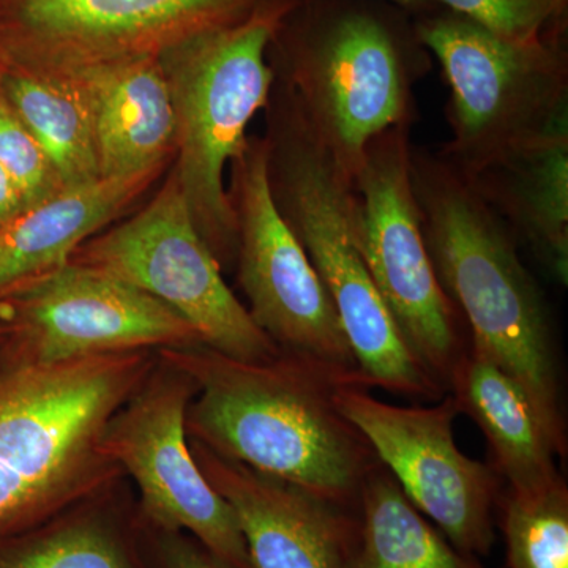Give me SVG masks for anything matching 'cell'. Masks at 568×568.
Here are the masks:
<instances>
[{
    "label": "cell",
    "instance_id": "19",
    "mask_svg": "<svg viewBox=\"0 0 568 568\" xmlns=\"http://www.w3.org/2000/svg\"><path fill=\"white\" fill-rule=\"evenodd\" d=\"M515 239L568 282V114L484 173L469 178Z\"/></svg>",
    "mask_w": 568,
    "mask_h": 568
},
{
    "label": "cell",
    "instance_id": "25",
    "mask_svg": "<svg viewBox=\"0 0 568 568\" xmlns=\"http://www.w3.org/2000/svg\"><path fill=\"white\" fill-rule=\"evenodd\" d=\"M455 14L476 22L500 39L536 43L548 22L558 20L555 0H437Z\"/></svg>",
    "mask_w": 568,
    "mask_h": 568
},
{
    "label": "cell",
    "instance_id": "29",
    "mask_svg": "<svg viewBox=\"0 0 568 568\" xmlns=\"http://www.w3.org/2000/svg\"><path fill=\"white\" fill-rule=\"evenodd\" d=\"M567 2L568 0H555L556 17H558V20H560V18H562V14L566 13Z\"/></svg>",
    "mask_w": 568,
    "mask_h": 568
},
{
    "label": "cell",
    "instance_id": "30",
    "mask_svg": "<svg viewBox=\"0 0 568 568\" xmlns=\"http://www.w3.org/2000/svg\"><path fill=\"white\" fill-rule=\"evenodd\" d=\"M10 334L11 328L9 327V325L3 324L2 321H0V342H2V339H6L7 336H10Z\"/></svg>",
    "mask_w": 568,
    "mask_h": 568
},
{
    "label": "cell",
    "instance_id": "21",
    "mask_svg": "<svg viewBox=\"0 0 568 568\" xmlns=\"http://www.w3.org/2000/svg\"><path fill=\"white\" fill-rule=\"evenodd\" d=\"M0 568H148L136 517L102 496L0 534Z\"/></svg>",
    "mask_w": 568,
    "mask_h": 568
},
{
    "label": "cell",
    "instance_id": "23",
    "mask_svg": "<svg viewBox=\"0 0 568 568\" xmlns=\"http://www.w3.org/2000/svg\"><path fill=\"white\" fill-rule=\"evenodd\" d=\"M496 525L507 568H568V488L559 480L536 493H500Z\"/></svg>",
    "mask_w": 568,
    "mask_h": 568
},
{
    "label": "cell",
    "instance_id": "6",
    "mask_svg": "<svg viewBox=\"0 0 568 568\" xmlns=\"http://www.w3.org/2000/svg\"><path fill=\"white\" fill-rule=\"evenodd\" d=\"M450 88L440 155L467 178L525 148L568 114V65L551 41L514 43L459 14L418 28Z\"/></svg>",
    "mask_w": 568,
    "mask_h": 568
},
{
    "label": "cell",
    "instance_id": "27",
    "mask_svg": "<svg viewBox=\"0 0 568 568\" xmlns=\"http://www.w3.org/2000/svg\"><path fill=\"white\" fill-rule=\"evenodd\" d=\"M26 207H29V205L26 204L20 189L14 185L10 175L0 166V224L9 222Z\"/></svg>",
    "mask_w": 568,
    "mask_h": 568
},
{
    "label": "cell",
    "instance_id": "22",
    "mask_svg": "<svg viewBox=\"0 0 568 568\" xmlns=\"http://www.w3.org/2000/svg\"><path fill=\"white\" fill-rule=\"evenodd\" d=\"M357 537L346 568H487L459 551L379 466L358 497Z\"/></svg>",
    "mask_w": 568,
    "mask_h": 568
},
{
    "label": "cell",
    "instance_id": "26",
    "mask_svg": "<svg viewBox=\"0 0 568 568\" xmlns=\"http://www.w3.org/2000/svg\"><path fill=\"white\" fill-rule=\"evenodd\" d=\"M138 530L148 568H231L189 534L151 528L140 519Z\"/></svg>",
    "mask_w": 568,
    "mask_h": 568
},
{
    "label": "cell",
    "instance_id": "28",
    "mask_svg": "<svg viewBox=\"0 0 568 568\" xmlns=\"http://www.w3.org/2000/svg\"><path fill=\"white\" fill-rule=\"evenodd\" d=\"M392 2L398 3V6L417 7L424 6L428 0H392Z\"/></svg>",
    "mask_w": 568,
    "mask_h": 568
},
{
    "label": "cell",
    "instance_id": "20",
    "mask_svg": "<svg viewBox=\"0 0 568 568\" xmlns=\"http://www.w3.org/2000/svg\"><path fill=\"white\" fill-rule=\"evenodd\" d=\"M0 95L40 142L65 189L103 179L92 100L77 71L11 63L0 69Z\"/></svg>",
    "mask_w": 568,
    "mask_h": 568
},
{
    "label": "cell",
    "instance_id": "8",
    "mask_svg": "<svg viewBox=\"0 0 568 568\" xmlns=\"http://www.w3.org/2000/svg\"><path fill=\"white\" fill-rule=\"evenodd\" d=\"M420 71L386 21L364 10L320 13L287 58L284 88L353 181L377 134L413 123Z\"/></svg>",
    "mask_w": 568,
    "mask_h": 568
},
{
    "label": "cell",
    "instance_id": "18",
    "mask_svg": "<svg viewBox=\"0 0 568 568\" xmlns=\"http://www.w3.org/2000/svg\"><path fill=\"white\" fill-rule=\"evenodd\" d=\"M447 392L488 443L491 466L507 489L536 493L562 480L558 448L525 388L467 345L452 368Z\"/></svg>",
    "mask_w": 568,
    "mask_h": 568
},
{
    "label": "cell",
    "instance_id": "2",
    "mask_svg": "<svg viewBox=\"0 0 568 568\" xmlns=\"http://www.w3.org/2000/svg\"><path fill=\"white\" fill-rule=\"evenodd\" d=\"M410 175L440 286L470 332L469 347L525 388L560 458L567 426L547 302L517 239L474 182L439 152L413 148Z\"/></svg>",
    "mask_w": 568,
    "mask_h": 568
},
{
    "label": "cell",
    "instance_id": "16",
    "mask_svg": "<svg viewBox=\"0 0 568 568\" xmlns=\"http://www.w3.org/2000/svg\"><path fill=\"white\" fill-rule=\"evenodd\" d=\"M70 69L92 100L102 178L160 173L175 148V119L159 58L130 55Z\"/></svg>",
    "mask_w": 568,
    "mask_h": 568
},
{
    "label": "cell",
    "instance_id": "24",
    "mask_svg": "<svg viewBox=\"0 0 568 568\" xmlns=\"http://www.w3.org/2000/svg\"><path fill=\"white\" fill-rule=\"evenodd\" d=\"M0 166L20 189L26 204L43 203L65 190L40 142L0 95Z\"/></svg>",
    "mask_w": 568,
    "mask_h": 568
},
{
    "label": "cell",
    "instance_id": "11",
    "mask_svg": "<svg viewBox=\"0 0 568 568\" xmlns=\"http://www.w3.org/2000/svg\"><path fill=\"white\" fill-rule=\"evenodd\" d=\"M231 163L237 278L250 316L282 353L362 375L327 291L275 203L267 141L246 140Z\"/></svg>",
    "mask_w": 568,
    "mask_h": 568
},
{
    "label": "cell",
    "instance_id": "1",
    "mask_svg": "<svg viewBox=\"0 0 568 568\" xmlns=\"http://www.w3.org/2000/svg\"><path fill=\"white\" fill-rule=\"evenodd\" d=\"M159 357L196 386L186 410L190 439L357 511L362 487L381 462L339 413L335 392L372 388L364 376L284 353L237 361L205 345L160 349Z\"/></svg>",
    "mask_w": 568,
    "mask_h": 568
},
{
    "label": "cell",
    "instance_id": "10",
    "mask_svg": "<svg viewBox=\"0 0 568 568\" xmlns=\"http://www.w3.org/2000/svg\"><path fill=\"white\" fill-rule=\"evenodd\" d=\"M194 394L193 381L160 358L108 424L104 455L136 481L141 523L189 534L231 568H253L233 508L193 457L186 410Z\"/></svg>",
    "mask_w": 568,
    "mask_h": 568
},
{
    "label": "cell",
    "instance_id": "5",
    "mask_svg": "<svg viewBox=\"0 0 568 568\" xmlns=\"http://www.w3.org/2000/svg\"><path fill=\"white\" fill-rule=\"evenodd\" d=\"M286 7L185 37L162 63L175 119L174 178L220 265L237 248L224 170L242 152L246 126L267 106L275 70L265 61Z\"/></svg>",
    "mask_w": 568,
    "mask_h": 568
},
{
    "label": "cell",
    "instance_id": "9",
    "mask_svg": "<svg viewBox=\"0 0 568 568\" xmlns=\"http://www.w3.org/2000/svg\"><path fill=\"white\" fill-rule=\"evenodd\" d=\"M70 261L103 268L159 298L219 353L244 362L282 354L224 282L174 174L138 215L84 242Z\"/></svg>",
    "mask_w": 568,
    "mask_h": 568
},
{
    "label": "cell",
    "instance_id": "3",
    "mask_svg": "<svg viewBox=\"0 0 568 568\" xmlns=\"http://www.w3.org/2000/svg\"><path fill=\"white\" fill-rule=\"evenodd\" d=\"M153 366L149 351L41 364L0 342V534L106 493L122 470L104 432Z\"/></svg>",
    "mask_w": 568,
    "mask_h": 568
},
{
    "label": "cell",
    "instance_id": "4",
    "mask_svg": "<svg viewBox=\"0 0 568 568\" xmlns=\"http://www.w3.org/2000/svg\"><path fill=\"white\" fill-rule=\"evenodd\" d=\"M278 85L282 95L271 93L267 103L275 119L265 140L275 203L327 291L369 386L435 403L446 388L407 347L355 244L353 181Z\"/></svg>",
    "mask_w": 568,
    "mask_h": 568
},
{
    "label": "cell",
    "instance_id": "7",
    "mask_svg": "<svg viewBox=\"0 0 568 568\" xmlns=\"http://www.w3.org/2000/svg\"><path fill=\"white\" fill-rule=\"evenodd\" d=\"M410 126H392L365 149L353 179L354 237L407 347L447 392L448 376L467 345L422 230L410 175Z\"/></svg>",
    "mask_w": 568,
    "mask_h": 568
},
{
    "label": "cell",
    "instance_id": "15",
    "mask_svg": "<svg viewBox=\"0 0 568 568\" xmlns=\"http://www.w3.org/2000/svg\"><path fill=\"white\" fill-rule=\"evenodd\" d=\"M248 0H10V29L70 69L149 54L145 43L227 24ZM14 65V63H13ZM24 65V67H33Z\"/></svg>",
    "mask_w": 568,
    "mask_h": 568
},
{
    "label": "cell",
    "instance_id": "14",
    "mask_svg": "<svg viewBox=\"0 0 568 568\" xmlns=\"http://www.w3.org/2000/svg\"><path fill=\"white\" fill-rule=\"evenodd\" d=\"M209 484L233 508L253 568H346L357 511L291 481L213 454L190 439Z\"/></svg>",
    "mask_w": 568,
    "mask_h": 568
},
{
    "label": "cell",
    "instance_id": "17",
    "mask_svg": "<svg viewBox=\"0 0 568 568\" xmlns=\"http://www.w3.org/2000/svg\"><path fill=\"white\" fill-rule=\"evenodd\" d=\"M156 174L103 178L65 189L0 224V304L69 264L74 252L118 219Z\"/></svg>",
    "mask_w": 568,
    "mask_h": 568
},
{
    "label": "cell",
    "instance_id": "13",
    "mask_svg": "<svg viewBox=\"0 0 568 568\" xmlns=\"http://www.w3.org/2000/svg\"><path fill=\"white\" fill-rule=\"evenodd\" d=\"M0 312L11 328L7 339L41 364L203 345L192 324L159 298L73 261L11 295Z\"/></svg>",
    "mask_w": 568,
    "mask_h": 568
},
{
    "label": "cell",
    "instance_id": "12",
    "mask_svg": "<svg viewBox=\"0 0 568 568\" xmlns=\"http://www.w3.org/2000/svg\"><path fill=\"white\" fill-rule=\"evenodd\" d=\"M368 387L342 386L335 403L365 436L407 499L466 555L484 558L496 540L500 478L467 457L454 437L459 410L447 394L432 406H394Z\"/></svg>",
    "mask_w": 568,
    "mask_h": 568
}]
</instances>
